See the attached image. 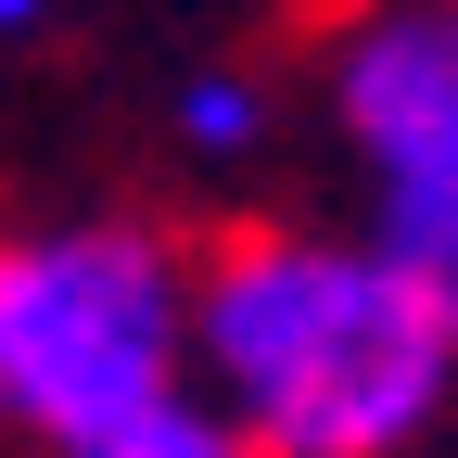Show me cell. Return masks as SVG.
<instances>
[{
	"label": "cell",
	"instance_id": "cell-1",
	"mask_svg": "<svg viewBox=\"0 0 458 458\" xmlns=\"http://www.w3.org/2000/svg\"><path fill=\"white\" fill-rule=\"evenodd\" d=\"M191 394L255 458H420L458 394V280L357 216H242L191 242Z\"/></svg>",
	"mask_w": 458,
	"mask_h": 458
},
{
	"label": "cell",
	"instance_id": "cell-2",
	"mask_svg": "<svg viewBox=\"0 0 458 458\" xmlns=\"http://www.w3.org/2000/svg\"><path fill=\"white\" fill-rule=\"evenodd\" d=\"M191 382V242L140 204L0 229V445L64 458Z\"/></svg>",
	"mask_w": 458,
	"mask_h": 458
},
{
	"label": "cell",
	"instance_id": "cell-3",
	"mask_svg": "<svg viewBox=\"0 0 458 458\" xmlns=\"http://www.w3.org/2000/svg\"><path fill=\"white\" fill-rule=\"evenodd\" d=\"M318 128L344 153L357 229L458 280V0H331Z\"/></svg>",
	"mask_w": 458,
	"mask_h": 458
},
{
	"label": "cell",
	"instance_id": "cell-4",
	"mask_svg": "<svg viewBox=\"0 0 458 458\" xmlns=\"http://www.w3.org/2000/svg\"><path fill=\"white\" fill-rule=\"evenodd\" d=\"M165 128H179V153L204 165V179H242V165L280 153V128H293V102H280L267 64H191L179 102H165Z\"/></svg>",
	"mask_w": 458,
	"mask_h": 458
},
{
	"label": "cell",
	"instance_id": "cell-5",
	"mask_svg": "<svg viewBox=\"0 0 458 458\" xmlns=\"http://www.w3.org/2000/svg\"><path fill=\"white\" fill-rule=\"evenodd\" d=\"M64 458H255V433L229 420V408H204V394L179 382V394H153V408H128L114 433L64 445Z\"/></svg>",
	"mask_w": 458,
	"mask_h": 458
},
{
	"label": "cell",
	"instance_id": "cell-6",
	"mask_svg": "<svg viewBox=\"0 0 458 458\" xmlns=\"http://www.w3.org/2000/svg\"><path fill=\"white\" fill-rule=\"evenodd\" d=\"M51 13H64V0H0V38H38Z\"/></svg>",
	"mask_w": 458,
	"mask_h": 458
}]
</instances>
